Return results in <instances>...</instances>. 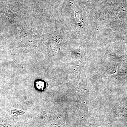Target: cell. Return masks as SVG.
<instances>
[{
    "label": "cell",
    "instance_id": "cell-3",
    "mask_svg": "<svg viewBox=\"0 0 127 127\" xmlns=\"http://www.w3.org/2000/svg\"><path fill=\"white\" fill-rule=\"evenodd\" d=\"M12 112L14 116H20V115L24 114L25 113V112H23V111H19L18 110H13Z\"/></svg>",
    "mask_w": 127,
    "mask_h": 127
},
{
    "label": "cell",
    "instance_id": "cell-2",
    "mask_svg": "<svg viewBox=\"0 0 127 127\" xmlns=\"http://www.w3.org/2000/svg\"><path fill=\"white\" fill-rule=\"evenodd\" d=\"M36 87L39 90H43L44 89V87H45V83L44 82L41 81H37L36 83Z\"/></svg>",
    "mask_w": 127,
    "mask_h": 127
},
{
    "label": "cell",
    "instance_id": "cell-1",
    "mask_svg": "<svg viewBox=\"0 0 127 127\" xmlns=\"http://www.w3.org/2000/svg\"><path fill=\"white\" fill-rule=\"evenodd\" d=\"M0 127H15L2 118H0Z\"/></svg>",
    "mask_w": 127,
    "mask_h": 127
}]
</instances>
